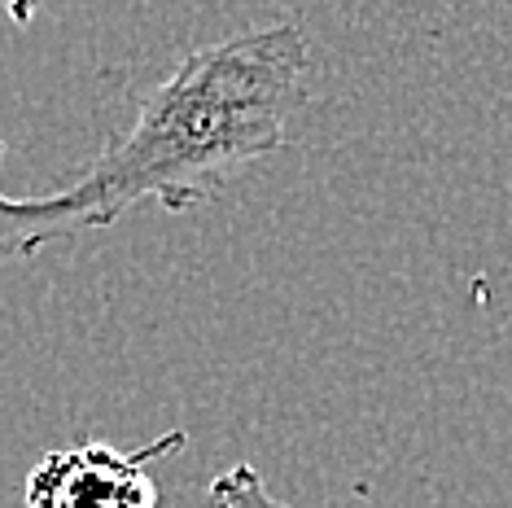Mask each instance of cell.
I'll list each match as a JSON object with an SVG mask.
<instances>
[{"label": "cell", "instance_id": "obj_4", "mask_svg": "<svg viewBox=\"0 0 512 508\" xmlns=\"http://www.w3.org/2000/svg\"><path fill=\"white\" fill-rule=\"evenodd\" d=\"M40 0H5V14L14 27H31V18H36Z\"/></svg>", "mask_w": 512, "mask_h": 508}, {"label": "cell", "instance_id": "obj_2", "mask_svg": "<svg viewBox=\"0 0 512 508\" xmlns=\"http://www.w3.org/2000/svg\"><path fill=\"white\" fill-rule=\"evenodd\" d=\"M189 447L184 430H167L141 452H119L110 443H79L66 452H44L22 482V508H158L154 460Z\"/></svg>", "mask_w": 512, "mask_h": 508}, {"label": "cell", "instance_id": "obj_3", "mask_svg": "<svg viewBox=\"0 0 512 508\" xmlns=\"http://www.w3.org/2000/svg\"><path fill=\"white\" fill-rule=\"evenodd\" d=\"M206 508H294V504L272 495V487H267L263 473L250 460H237L206 487Z\"/></svg>", "mask_w": 512, "mask_h": 508}, {"label": "cell", "instance_id": "obj_1", "mask_svg": "<svg viewBox=\"0 0 512 508\" xmlns=\"http://www.w3.org/2000/svg\"><path fill=\"white\" fill-rule=\"evenodd\" d=\"M311 44L294 22L202 44L136 97V119L71 184L53 193L0 189V259H31L53 241L114 228L141 202L184 215L219 198L224 180L289 141L307 106ZM5 163V141H0Z\"/></svg>", "mask_w": 512, "mask_h": 508}]
</instances>
